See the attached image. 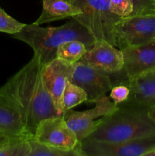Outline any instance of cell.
I'll return each mask as SVG.
<instances>
[{
    "mask_svg": "<svg viewBox=\"0 0 155 156\" xmlns=\"http://www.w3.org/2000/svg\"><path fill=\"white\" fill-rule=\"evenodd\" d=\"M112 12L121 18L131 15L133 5L130 0H109Z\"/></svg>",
    "mask_w": 155,
    "mask_h": 156,
    "instance_id": "22",
    "label": "cell"
},
{
    "mask_svg": "<svg viewBox=\"0 0 155 156\" xmlns=\"http://www.w3.org/2000/svg\"><path fill=\"white\" fill-rule=\"evenodd\" d=\"M115 73H106L81 62L74 63L68 80L84 90L87 102L95 103L109 92L114 85Z\"/></svg>",
    "mask_w": 155,
    "mask_h": 156,
    "instance_id": "9",
    "label": "cell"
},
{
    "mask_svg": "<svg viewBox=\"0 0 155 156\" xmlns=\"http://www.w3.org/2000/svg\"><path fill=\"white\" fill-rule=\"evenodd\" d=\"M12 136H9V135H7V134L0 133V150H1V149H2L6 144H7V143L9 141L11 137Z\"/></svg>",
    "mask_w": 155,
    "mask_h": 156,
    "instance_id": "24",
    "label": "cell"
},
{
    "mask_svg": "<svg viewBox=\"0 0 155 156\" xmlns=\"http://www.w3.org/2000/svg\"><path fill=\"white\" fill-rule=\"evenodd\" d=\"M133 5L131 15H144L155 14V0H130Z\"/></svg>",
    "mask_w": 155,
    "mask_h": 156,
    "instance_id": "21",
    "label": "cell"
},
{
    "mask_svg": "<svg viewBox=\"0 0 155 156\" xmlns=\"http://www.w3.org/2000/svg\"><path fill=\"white\" fill-rule=\"evenodd\" d=\"M33 139L46 146L65 151H77L84 156L81 142L62 115L43 119L38 123Z\"/></svg>",
    "mask_w": 155,
    "mask_h": 156,
    "instance_id": "7",
    "label": "cell"
},
{
    "mask_svg": "<svg viewBox=\"0 0 155 156\" xmlns=\"http://www.w3.org/2000/svg\"><path fill=\"white\" fill-rule=\"evenodd\" d=\"M122 84L130 89L129 97L125 104L147 108L155 107V69L127 79Z\"/></svg>",
    "mask_w": 155,
    "mask_h": 156,
    "instance_id": "13",
    "label": "cell"
},
{
    "mask_svg": "<svg viewBox=\"0 0 155 156\" xmlns=\"http://www.w3.org/2000/svg\"><path fill=\"white\" fill-rule=\"evenodd\" d=\"M81 11L70 2V0H43V9L34 24L41 25L59 20L74 17Z\"/></svg>",
    "mask_w": 155,
    "mask_h": 156,
    "instance_id": "14",
    "label": "cell"
},
{
    "mask_svg": "<svg viewBox=\"0 0 155 156\" xmlns=\"http://www.w3.org/2000/svg\"><path fill=\"white\" fill-rule=\"evenodd\" d=\"M78 62L106 73H116L123 69L122 50L104 40L95 41Z\"/></svg>",
    "mask_w": 155,
    "mask_h": 156,
    "instance_id": "10",
    "label": "cell"
},
{
    "mask_svg": "<svg viewBox=\"0 0 155 156\" xmlns=\"http://www.w3.org/2000/svg\"><path fill=\"white\" fill-rule=\"evenodd\" d=\"M81 13L73 17L84 26L93 37L115 47V26L121 19L110 9L109 0H70Z\"/></svg>",
    "mask_w": 155,
    "mask_h": 156,
    "instance_id": "4",
    "label": "cell"
},
{
    "mask_svg": "<svg viewBox=\"0 0 155 156\" xmlns=\"http://www.w3.org/2000/svg\"><path fill=\"white\" fill-rule=\"evenodd\" d=\"M12 37L30 46L33 55L44 66L56 59L58 47L66 41H81L89 48L96 41L84 26L73 18L59 27H42L34 23L25 24Z\"/></svg>",
    "mask_w": 155,
    "mask_h": 156,
    "instance_id": "2",
    "label": "cell"
},
{
    "mask_svg": "<svg viewBox=\"0 0 155 156\" xmlns=\"http://www.w3.org/2000/svg\"><path fill=\"white\" fill-rule=\"evenodd\" d=\"M81 147L84 156H145L155 149V134L115 143L85 138Z\"/></svg>",
    "mask_w": 155,
    "mask_h": 156,
    "instance_id": "6",
    "label": "cell"
},
{
    "mask_svg": "<svg viewBox=\"0 0 155 156\" xmlns=\"http://www.w3.org/2000/svg\"><path fill=\"white\" fill-rule=\"evenodd\" d=\"M74 65V63H68L56 58L43 66L44 84L53 99L55 108L61 114H63L62 94L67 81L72 73Z\"/></svg>",
    "mask_w": 155,
    "mask_h": 156,
    "instance_id": "11",
    "label": "cell"
},
{
    "mask_svg": "<svg viewBox=\"0 0 155 156\" xmlns=\"http://www.w3.org/2000/svg\"><path fill=\"white\" fill-rule=\"evenodd\" d=\"M109 98L116 105L124 103L128 100L130 94V89L126 84H117L110 90Z\"/></svg>",
    "mask_w": 155,
    "mask_h": 156,
    "instance_id": "23",
    "label": "cell"
},
{
    "mask_svg": "<svg viewBox=\"0 0 155 156\" xmlns=\"http://www.w3.org/2000/svg\"><path fill=\"white\" fill-rule=\"evenodd\" d=\"M155 39V14L121 18L115 26V47L122 50L131 46L149 44Z\"/></svg>",
    "mask_w": 155,
    "mask_h": 156,
    "instance_id": "5",
    "label": "cell"
},
{
    "mask_svg": "<svg viewBox=\"0 0 155 156\" xmlns=\"http://www.w3.org/2000/svg\"><path fill=\"white\" fill-rule=\"evenodd\" d=\"M148 114H149V117H150V118L155 122V107L149 108Z\"/></svg>",
    "mask_w": 155,
    "mask_h": 156,
    "instance_id": "25",
    "label": "cell"
},
{
    "mask_svg": "<svg viewBox=\"0 0 155 156\" xmlns=\"http://www.w3.org/2000/svg\"><path fill=\"white\" fill-rule=\"evenodd\" d=\"M87 99L88 97L84 90L68 80L62 94V103L63 113L72 109L83 102L87 101Z\"/></svg>",
    "mask_w": 155,
    "mask_h": 156,
    "instance_id": "17",
    "label": "cell"
},
{
    "mask_svg": "<svg viewBox=\"0 0 155 156\" xmlns=\"http://www.w3.org/2000/svg\"><path fill=\"white\" fill-rule=\"evenodd\" d=\"M30 156H81L77 151H65L46 146L33 138L29 140Z\"/></svg>",
    "mask_w": 155,
    "mask_h": 156,
    "instance_id": "19",
    "label": "cell"
},
{
    "mask_svg": "<svg viewBox=\"0 0 155 156\" xmlns=\"http://www.w3.org/2000/svg\"><path fill=\"white\" fill-rule=\"evenodd\" d=\"M87 49L88 47L81 41H66L58 47L56 58L68 63H76L83 56Z\"/></svg>",
    "mask_w": 155,
    "mask_h": 156,
    "instance_id": "16",
    "label": "cell"
},
{
    "mask_svg": "<svg viewBox=\"0 0 155 156\" xmlns=\"http://www.w3.org/2000/svg\"><path fill=\"white\" fill-rule=\"evenodd\" d=\"M30 138L27 136L11 137L7 144L0 150V156H30Z\"/></svg>",
    "mask_w": 155,
    "mask_h": 156,
    "instance_id": "18",
    "label": "cell"
},
{
    "mask_svg": "<svg viewBox=\"0 0 155 156\" xmlns=\"http://www.w3.org/2000/svg\"><path fill=\"white\" fill-rule=\"evenodd\" d=\"M123 70L128 79L155 69V41L140 46H131L121 50Z\"/></svg>",
    "mask_w": 155,
    "mask_h": 156,
    "instance_id": "12",
    "label": "cell"
},
{
    "mask_svg": "<svg viewBox=\"0 0 155 156\" xmlns=\"http://www.w3.org/2000/svg\"><path fill=\"white\" fill-rule=\"evenodd\" d=\"M92 109L76 111L70 109L63 113L67 124L74 132L79 141L88 138L99 126L102 117L112 114L118 109V105L106 95L100 97Z\"/></svg>",
    "mask_w": 155,
    "mask_h": 156,
    "instance_id": "8",
    "label": "cell"
},
{
    "mask_svg": "<svg viewBox=\"0 0 155 156\" xmlns=\"http://www.w3.org/2000/svg\"><path fill=\"white\" fill-rule=\"evenodd\" d=\"M44 65L33 55L32 59L0 87V105L16 113L24 131L33 137L43 119L62 115L57 111L43 77Z\"/></svg>",
    "mask_w": 155,
    "mask_h": 156,
    "instance_id": "1",
    "label": "cell"
},
{
    "mask_svg": "<svg viewBox=\"0 0 155 156\" xmlns=\"http://www.w3.org/2000/svg\"><path fill=\"white\" fill-rule=\"evenodd\" d=\"M145 156H155V149L154 150L151 151V152H148Z\"/></svg>",
    "mask_w": 155,
    "mask_h": 156,
    "instance_id": "26",
    "label": "cell"
},
{
    "mask_svg": "<svg viewBox=\"0 0 155 156\" xmlns=\"http://www.w3.org/2000/svg\"><path fill=\"white\" fill-rule=\"evenodd\" d=\"M154 41H155V39H154Z\"/></svg>",
    "mask_w": 155,
    "mask_h": 156,
    "instance_id": "27",
    "label": "cell"
},
{
    "mask_svg": "<svg viewBox=\"0 0 155 156\" xmlns=\"http://www.w3.org/2000/svg\"><path fill=\"white\" fill-rule=\"evenodd\" d=\"M26 24L17 21L11 15H8L0 7V32L14 34L19 32Z\"/></svg>",
    "mask_w": 155,
    "mask_h": 156,
    "instance_id": "20",
    "label": "cell"
},
{
    "mask_svg": "<svg viewBox=\"0 0 155 156\" xmlns=\"http://www.w3.org/2000/svg\"><path fill=\"white\" fill-rule=\"evenodd\" d=\"M149 108L122 103L112 114L102 117L98 127L88 137L106 143H121L155 134V122Z\"/></svg>",
    "mask_w": 155,
    "mask_h": 156,
    "instance_id": "3",
    "label": "cell"
},
{
    "mask_svg": "<svg viewBox=\"0 0 155 156\" xmlns=\"http://www.w3.org/2000/svg\"><path fill=\"white\" fill-rule=\"evenodd\" d=\"M0 133L13 136H29L24 131L22 122L18 114L12 110L1 105H0Z\"/></svg>",
    "mask_w": 155,
    "mask_h": 156,
    "instance_id": "15",
    "label": "cell"
}]
</instances>
